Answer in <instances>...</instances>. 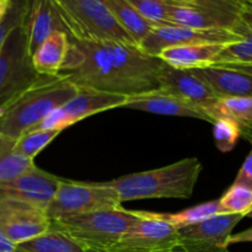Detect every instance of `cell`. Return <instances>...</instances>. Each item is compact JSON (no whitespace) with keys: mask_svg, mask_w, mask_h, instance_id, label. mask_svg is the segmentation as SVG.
Returning a JSON list of instances; mask_svg holds the SVG:
<instances>
[{"mask_svg":"<svg viewBox=\"0 0 252 252\" xmlns=\"http://www.w3.org/2000/svg\"><path fill=\"white\" fill-rule=\"evenodd\" d=\"M213 137L217 148L220 152L228 153L236 145L241 132L233 121L219 118L213 122Z\"/></svg>","mask_w":252,"mask_h":252,"instance_id":"cell-31","label":"cell"},{"mask_svg":"<svg viewBox=\"0 0 252 252\" xmlns=\"http://www.w3.org/2000/svg\"><path fill=\"white\" fill-rule=\"evenodd\" d=\"M223 44L203 43L169 47L159 53V58L176 69H196L208 66Z\"/></svg>","mask_w":252,"mask_h":252,"instance_id":"cell-20","label":"cell"},{"mask_svg":"<svg viewBox=\"0 0 252 252\" xmlns=\"http://www.w3.org/2000/svg\"><path fill=\"white\" fill-rule=\"evenodd\" d=\"M166 252H189V251L185 250V249L182 248V246L176 245L174 249H171V250H169V251H166ZM228 252H230V251H228Z\"/></svg>","mask_w":252,"mask_h":252,"instance_id":"cell-35","label":"cell"},{"mask_svg":"<svg viewBox=\"0 0 252 252\" xmlns=\"http://www.w3.org/2000/svg\"><path fill=\"white\" fill-rule=\"evenodd\" d=\"M15 140L16 138L0 133V182L15 179L34 165L33 160L15 150Z\"/></svg>","mask_w":252,"mask_h":252,"instance_id":"cell-25","label":"cell"},{"mask_svg":"<svg viewBox=\"0 0 252 252\" xmlns=\"http://www.w3.org/2000/svg\"><path fill=\"white\" fill-rule=\"evenodd\" d=\"M54 129H31L22 133L15 140V150L22 157L33 160L59 134Z\"/></svg>","mask_w":252,"mask_h":252,"instance_id":"cell-26","label":"cell"},{"mask_svg":"<svg viewBox=\"0 0 252 252\" xmlns=\"http://www.w3.org/2000/svg\"><path fill=\"white\" fill-rule=\"evenodd\" d=\"M201 172V161L197 158H186L167 166L125 175L106 184L117 192L121 203L137 199H187L193 193Z\"/></svg>","mask_w":252,"mask_h":252,"instance_id":"cell-2","label":"cell"},{"mask_svg":"<svg viewBox=\"0 0 252 252\" xmlns=\"http://www.w3.org/2000/svg\"><path fill=\"white\" fill-rule=\"evenodd\" d=\"M31 0H10L6 12L0 21V49L12 31L26 22Z\"/></svg>","mask_w":252,"mask_h":252,"instance_id":"cell-29","label":"cell"},{"mask_svg":"<svg viewBox=\"0 0 252 252\" xmlns=\"http://www.w3.org/2000/svg\"><path fill=\"white\" fill-rule=\"evenodd\" d=\"M238 241H251V229H248L245 233L238 234V235H230L228 241V245L234 243H238Z\"/></svg>","mask_w":252,"mask_h":252,"instance_id":"cell-34","label":"cell"},{"mask_svg":"<svg viewBox=\"0 0 252 252\" xmlns=\"http://www.w3.org/2000/svg\"><path fill=\"white\" fill-rule=\"evenodd\" d=\"M245 1H248V2H250V4H251V2H252V0H245Z\"/></svg>","mask_w":252,"mask_h":252,"instance_id":"cell-39","label":"cell"},{"mask_svg":"<svg viewBox=\"0 0 252 252\" xmlns=\"http://www.w3.org/2000/svg\"><path fill=\"white\" fill-rule=\"evenodd\" d=\"M224 214L249 216L252 211V189L244 185H231L230 189L219 198Z\"/></svg>","mask_w":252,"mask_h":252,"instance_id":"cell-28","label":"cell"},{"mask_svg":"<svg viewBox=\"0 0 252 252\" xmlns=\"http://www.w3.org/2000/svg\"><path fill=\"white\" fill-rule=\"evenodd\" d=\"M44 76L32 66L24 24L10 33L0 49V115Z\"/></svg>","mask_w":252,"mask_h":252,"instance_id":"cell-7","label":"cell"},{"mask_svg":"<svg viewBox=\"0 0 252 252\" xmlns=\"http://www.w3.org/2000/svg\"><path fill=\"white\" fill-rule=\"evenodd\" d=\"M64 31L80 41H113L135 44L117 24L102 0H51Z\"/></svg>","mask_w":252,"mask_h":252,"instance_id":"cell-6","label":"cell"},{"mask_svg":"<svg viewBox=\"0 0 252 252\" xmlns=\"http://www.w3.org/2000/svg\"><path fill=\"white\" fill-rule=\"evenodd\" d=\"M159 83L160 89L174 94L203 112L218 101L211 88L189 69H176L164 63L160 69Z\"/></svg>","mask_w":252,"mask_h":252,"instance_id":"cell-15","label":"cell"},{"mask_svg":"<svg viewBox=\"0 0 252 252\" xmlns=\"http://www.w3.org/2000/svg\"><path fill=\"white\" fill-rule=\"evenodd\" d=\"M69 37L64 31H56L47 37L32 53L31 63L41 75L56 76L65 62Z\"/></svg>","mask_w":252,"mask_h":252,"instance_id":"cell-19","label":"cell"},{"mask_svg":"<svg viewBox=\"0 0 252 252\" xmlns=\"http://www.w3.org/2000/svg\"><path fill=\"white\" fill-rule=\"evenodd\" d=\"M224 214L219 204V199L206 202V203L198 204L192 208L185 209L175 214H164L165 219L176 229L184 228V226L193 225V224L203 221L211 217Z\"/></svg>","mask_w":252,"mask_h":252,"instance_id":"cell-27","label":"cell"},{"mask_svg":"<svg viewBox=\"0 0 252 252\" xmlns=\"http://www.w3.org/2000/svg\"><path fill=\"white\" fill-rule=\"evenodd\" d=\"M127 98L125 96L79 89L74 97L52 111L32 129H54L62 132L84 118L111 108L123 107Z\"/></svg>","mask_w":252,"mask_h":252,"instance_id":"cell-10","label":"cell"},{"mask_svg":"<svg viewBox=\"0 0 252 252\" xmlns=\"http://www.w3.org/2000/svg\"><path fill=\"white\" fill-rule=\"evenodd\" d=\"M209 65L228 66L252 74V36L223 44Z\"/></svg>","mask_w":252,"mask_h":252,"instance_id":"cell-24","label":"cell"},{"mask_svg":"<svg viewBox=\"0 0 252 252\" xmlns=\"http://www.w3.org/2000/svg\"><path fill=\"white\" fill-rule=\"evenodd\" d=\"M142 217L143 212L120 207L52 220L51 228L68 235L85 250L106 252Z\"/></svg>","mask_w":252,"mask_h":252,"instance_id":"cell-5","label":"cell"},{"mask_svg":"<svg viewBox=\"0 0 252 252\" xmlns=\"http://www.w3.org/2000/svg\"><path fill=\"white\" fill-rule=\"evenodd\" d=\"M0 252H15V244L11 243L0 230Z\"/></svg>","mask_w":252,"mask_h":252,"instance_id":"cell-33","label":"cell"},{"mask_svg":"<svg viewBox=\"0 0 252 252\" xmlns=\"http://www.w3.org/2000/svg\"><path fill=\"white\" fill-rule=\"evenodd\" d=\"M85 252H101V251H96V250H85Z\"/></svg>","mask_w":252,"mask_h":252,"instance_id":"cell-38","label":"cell"},{"mask_svg":"<svg viewBox=\"0 0 252 252\" xmlns=\"http://www.w3.org/2000/svg\"><path fill=\"white\" fill-rule=\"evenodd\" d=\"M239 39H243V37L226 30H203L179 25H166L154 27L138 47L144 53L158 57L162 49L169 47L203 43L225 44Z\"/></svg>","mask_w":252,"mask_h":252,"instance_id":"cell-11","label":"cell"},{"mask_svg":"<svg viewBox=\"0 0 252 252\" xmlns=\"http://www.w3.org/2000/svg\"><path fill=\"white\" fill-rule=\"evenodd\" d=\"M244 218L243 214H218L177 229L179 245L189 252H228L229 238Z\"/></svg>","mask_w":252,"mask_h":252,"instance_id":"cell-12","label":"cell"},{"mask_svg":"<svg viewBox=\"0 0 252 252\" xmlns=\"http://www.w3.org/2000/svg\"><path fill=\"white\" fill-rule=\"evenodd\" d=\"M212 123L219 118L233 121L248 140L252 135V96L219 98L206 111Z\"/></svg>","mask_w":252,"mask_h":252,"instance_id":"cell-21","label":"cell"},{"mask_svg":"<svg viewBox=\"0 0 252 252\" xmlns=\"http://www.w3.org/2000/svg\"><path fill=\"white\" fill-rule=\"evenodd\" d=\"M25 30L27 37V52L31 57L47 37L56 31H64V26L51 0H31Z\"/></svg>","mask_w":252,"mask_h":252,"instance_id":"cell-18","label":"cell"},{"mask_svg":"<svg viewBox=\"0 0 252 252\" xmlns=\"http://www.w3.org/2000/svg\"><path fill=\"white\" fill-rule=\"evenodd\" d=\"M51 219L46 211L24 202L0 201V230L15 245L46 233Z\"/></svg>","mask_w":252,"mask_h":252,"instance_id":"cell-13","label":"cell"},{"mask_svg":"<svg viewBox=\"0 0 252 252\" xmlns=\"http://www.w3.org/2000/svg\"><path fill=\"white\" fill-rule=\"evenodd\" d=\"M9 1L10 0H0V6H1V5H6Z\"/></svg>","mask_w":252,"mask_h":252,"instance_id":"cell-37","label":"cell"},{"mask_svg":"<svg viewBox=\"0 0 252 252\" xmlns=\"http://www.w3.org/2000/svg\"><path fill=\"white\" fill-rule=\"evenodd\" d=\"M145 20L158 26L171 25L169 21V0H128Z\"/></svg>","mask_w":252,"mask_h":252,"instance_id":"cell-30","label":"cell"},{"mask_svg":"<svg viewBox=\"0 0 252 252\" xmlns=\"http://www.w3.org/2000/svg\"><path fill=\"white\" fill-rule=\"evenodd\" d=\"M15 252H85V249L62 231H48L15 245Z\"/></svg>","mask_w":252,"mask_h":252,"instance_id":"cell-23","label":"cell"},{"mask_svg":"<svg viewBox=\"0 0 252 252\" xmlns=\"http://www.w3.org/2000/svg\"><path fill=\"white\" fill-rule=\"evenodd\" d=\"M79 88L62 76H44L0 115V133L17 138L76 95Z\"/></svg>","mask_w":252,"mask_h":252,"instance_id":"cell-3","label":"cell"},{"mask_svg":"<svg viewBox=\"0 0 252 252\" xmlns=\"http://www.w3.org/2000/svg\"><path fill=\"white\" fill-rule=\"evenodd\" d=\"M7 4H9V2H7ZM7 4L6 5H1V6H0V21H1L2 17H4V15H5V12H6Z\"/></svg>","mask_w":252,"mask_h":252,"instance_id":"cell-36","label":"cell"},{"mask_svg":"<svg viewBox=\"0 0 252 252\" xmlns=\"http://www.w3.org/2000/svg\"><path fill=\"white\" fill-rule=\"evenodd\" d=\"M105 5L123 31L134 41L137 46L154 29V25L145 20L128 0H103Z\"/></svg>","mask_w":252,"mask_h":252,"instance_id":"cell-22","label":"cell"},{"mask_svg":"<svg viewBox=\"0 0 252 252\" xmlns=\"http://www.w3.org/2000/svg\"><path fill=\"white\" fill-rule=\"evenodd\" d=\"M167 14L171 25L252 36L251 4L245 0H169Z\"/></svg>","mask_w":252,"mask_h":252,"instance_id":"cell-4","label":"cell"},{"mask_svg":"<svg viewBox=\"0 0 252 252\" xmlns=\"http://www.w3.org/2000/svg\"><path fill=\"white\" fill-rule=\"evenodd\" d=\"M121 204L117 192L106 182L88 184L61 179L46 213L52 221L101 209L120 208Z\"/></svg>","mask_w":252,"mask_h":252,"instance_id":"cell-8","label":"cell"},{"mask_svg":"<svg viewBox=\"0 0 252 252\" xmlns=\"http://www.w3.org/2000/svg\"><path fill=\"white\" fill-rule=\"evenodd\" d=\"M61 179L36 165L15 179L0 182V201L24 202L46 211L56 193Z\"/></svg>","mask_w":252,"mask_h":252,"instance_id":"cell-14","label":"cell"},{"mask_svg":"<svg viewBox=\"0 0 252 252\" xmlns=\"http://www.w3.org/2000/svg\"><path fill=\"white\" fill-rule=\"evenodd\" d=\"M211 88L219 98L252 96V74L220 65L189 69Z\"/></svg>","mask_w":252,"mask_h":252,"instance_id":"cell-17","label":"cell"},{"mask_svg":"<svg viewBox=\"0 0 252 252\" xmlns=\"http://www.w3.org/2000/svg\"><path fill=\"white\" fill-rule=\"evenodd\" d=\"M102 1H103V0H102Z\"/></svg>","mask_w":252,"mask_h":252,"instance_id":"cell-40","label":"cell"},{"mask_svg":"<svg viewBox=\"0 0 252 252\" xmlns=\"http://www.w3.org/2000/svg\"><path fill=\"white\" fill-rule=\"evenodd\" d=\"M123 107L154 113V115L197 118L212 123V120L206 112L162 89L128 97Z\"/></svg>","mask_w":252,"mask_h":252,"instance_id":"cell-16","label":"cell"},{"mask_svg":"<svg viewBox=\"0 0 252 252\" xmlns=\"http://www.w3.org/2000/svg\"><path fill=\"white\" fill-rule=\"evenodd\" d=\"M235 185H244V186L251 187L252 189V154L246 157L245 161L241 165L240 170H239L236 179L234 181Z\"/></svg>","mask_w":252,"mask_h":252,"instance_id":"cell-32","label":"cell"},{"mask_svg":"<svg viewBox=\"0 0 252 252\" xmlns=\"http://www.w3.org/2000/svg\"><path fill=\"white\" fill-rule=\"evenodd\" d=\"M179 245L177 229L164 214L143 212V217L123 233L106 252H166Z\"/></svg>","mask_w":252,"mask_h":252,"instance_id":"cell-9","label":"cell"},{"mask_svg":"<svg viewBox=\"0 0 252 252\" xmlns=\"http://www.w3.org/2000/svg\"><path fill=\"white\" fill-rule=\"evenodd\" d=\"M162 64L159 57L144 53L137 44L69 37L58 75L79 89L132 97L160 89Z\"/></svg>","mask_w":252,"mask_h":252,"instance_id":"cell-1","label":"cell"}]
</instances>
